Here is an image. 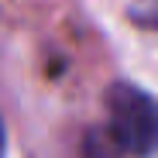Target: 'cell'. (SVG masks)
Here are the masks:
<instances>
[{
  "label": "cell",
  "mask_w": 158,
  "mask_h": 158,
  "mask_svg": "<svg viewBox=\"0 0 158 158\" xmlns=\"http://www.w3.org/2000/svg\"><path fill=\"white\" fill-rule=\"evenodd\" d=\"M120 155L148 158L158 148V103L131 83H114L107 93V127Z\"/></svg>",
  "instance_id": "obj_1"
},
{
  "label": "cell",
  "mask_w": 158,
  "mask_h": 158,
  "mask_svg": "<svg viewBox=\"0 0 158 158\" xmlns=\"http://www.w3.org/2000/svg\"><path fill=\"white\" fill-rule=\"evenodd\" d=\"M4 151H7V134H4V124H0V158H4Z\"/></svg>",
  "instance_id": "obj_2"
}]
</instances>
